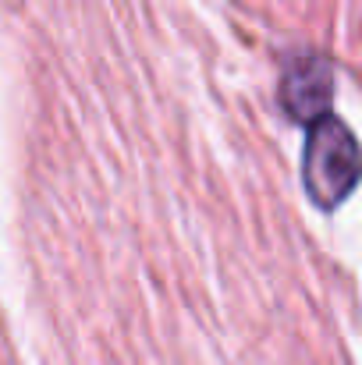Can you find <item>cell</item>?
<instances>
[{"label": "cell", "instance_id": "cell-2", "mask_svg": "<svg viewBox=\"0 0 362 365\" xmlns=\"http://www.w3.org/2000/svg\"><path fill=\"white\" fill-rule=\"evenodd\" d=\"M331 93H334V71L327 61L320 57H302L288 68L284 75V89H281V100L288 107V114L295 121H316L327 114L331 107Z\"/></svg>", "mask_w": 362, "mask_h": 365}, {"label": "cell", "instance_id": "cell-1", "mask_svg": "<svg viewBox=\"0 0 362 365\" xmlns=\"http://www.w3.org/2000/svg\"><path fill=\"white\" fill-rule=\"evenodd\" d=\"M359 178V145L356 135L331 114L309 124L306 156H302V181L316 206L331 210L348 199Z\"/></svg>", "mask_w": 362, "mask_h": 365}]
</instances>
